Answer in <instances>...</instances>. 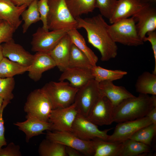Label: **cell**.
<instances>
[{
  "label": "cell",
  "mask_w": 156,
  "mask_h": 156,
  "mask_svg": "<svg viewBox=\"0 0 156 156\" xmlns=\"http://www.w3.org/2000/svg\"><path fill=\"white\" fill-rule=\"evenodd\" d=\"M73 44L84 53L88 58L93 66L96 65L98 59L94 52L87 45L84 38L76 29L70 30L67 32Z\"/></svg>",
  "instance_id": "cell-27"
},
{
  "label": "cell",
  "mask_w": 156,
  "mask_h": 156,
  "mask_svg": "<svg viewBox=\"0 0 156 156\" xmlns=\"http://www.w3.org/2000/svg\"><path fill=\"white\" fill-rule=\"evenodd\" d=\"M15 85L13 77L0 78V96L3 99V104L6 106L14 97L12 92Z\"/></svg>",
  "instance_id": "cell-34"
},
{
  "label": "cell",
  "mask_w": 156,
  "mask_h": 156,
  "mask_svg": "<svg viewBox=\"0 0 156 156\" xmlns=\"http://www.w3.org/2000/svg\"><path fill=\"white\" fill-rule=\"evenodd\" d=\"M147 4L143 0H118L109 23L132 16Z\"/></svg>",
  "instance_id": "cell-17"
},
{
  "label": "cell",
  "mask_w": 156,
  "mask_h": 156,
  "mask_svg": "<svg viewBox=\"0 0 156 156\" xmlns=\"http://www.w3.org/2000/svg\"><path fill=\"white\" fill-rule=\"evenodd\" d=\"M132 16L137 23L136 26L138 34L143 41L148 32L155 30L156 4H146Z\"/></svg>",
  "instance_id": "cell-14"
},
{
  "label": "cell",
  "mask_w": 156,
  "mask_h": 156,
  "mask_svg": "<svg viewBox=\"0 0 156 156\" xmlns=\"http://www.w3.org/2000/svg\"><path fill=\"white\" fill-rule=\"evenodd\" d=\"M155 107L156 95L139 94L137 96L124 100L115 107L114 122L118 123L143 118Z\"/></svg>",
  "instance_id": "cell-2"
},
{
  "label": "cell",
  "mask_w": 156,
  "mask_h": 156,
  "mask_svg": "<svg viewBox=\"0 0 156 156\" xmlns=\"http://www.w3.org/2000/svg\"><path fill=\"white\" fill-rule=\"evenodd\" d=\"M78 114L74 103L66 107L52 109L49 120L51 124V131L72 132L73 123Z\"/></svg>",
  "instance_id": "cell-11"
},
{
  "label": "cell",
  "mask_w": 156,
  "mask_h": 156,
  "mask_svg": "<svg viewBox=\"0 0 156 156\" xmlns=\"http://www.w3.org/2000/svg\"><path fill=\"white\" fill-rule=\"evenodd\" d=\"M52 109L50 101L41 88L35 89L29 94L24 107L27 115L47 122H49Z\"/></svg>",
  "instance_id": "cell-6"
},
{
  "label": "cell",
  "mask_w": 156,
  "mask_h": 156,
  "mask_svg": "<svg viewBox=\"0 0 156 156\" xmlns=\"http://www.w3.org/2000/svg\"><path fill=\"white\" fill-rule=\"evenodd\" d=\"M115 107L102 94L91 109L87 118L97 125H111L114 122Z\"/></svg>",
  "instance_id": "cell-12"
},
{
  "label": "cell",
  "mask_w": 156,
  "mask_h": 156,
  "mask_svg": "<svg viewBox=\"0 0 156 156\" xmlns=\"http://www.w3.org/2000/svg\"><path fill=\"white\" fill-rule=\"evenodd\" d=\"M15 5L21 6L24 5H26L28 6L34 0H10Z\"/></svg>",
  "instance_id": "cell-42"
},
{
  "label": "cell",
  "mask_w": 156,
  "mask_h": 156,
  "mask_svg": "<svg viewBox=\"0 0 156 156\" xmlns=\"http://www.w3.org/2000/svg\"><path fill=\"white\" fill-rule=\"evenodd\" d=\"M156 133V124L153 123L140 129L129 139L150 146Z\"/></svg>",
  "instance_id": "cell-33"
},
{
  "label": "cell",
  "mask_w": 156,
  "mask_h": 156,
  "mask_svg": "<svg viewBox=\"0 0 156 156\" xmlns=\"http://www.w3.org/2000/svg\"><path fill=\"white\" fill-rule=\"evenodd\" d=\"M119 156H137L146 154L151 151L150 146L129 139L122 142Z\"/></svg>",
  "instance_id": "cell-26"
},
{
  "label": "cell",
  "mask_w": 156,
  "mask_h": 156,
  "mask_svg": "<svg viewBox=\"0 0 156 156\" xmlns=\"http://www.w3.org/2000/svg\"><path fill=\"white\" fill-rule=\"evenodd\" d=\"M99 86L102 93L115 107L124 100L135 96L125 87L116 86L112 81L101 82L99 83Z\"/></svg>",
  "instance_id": "cell-22"
},
{
  "label": "cell",
  "mask_w": 156,
  "mask_h": 156,
  "mask_svg": "<svg viewBox=\"0 0 156 156\" xmlns=\"http://www.w3.org/2000/svg\"><path fill=\"white\" fill-rule=\"evenodd\" d=\"M6 106L2 105L0 113V149L3 146L7 145V142L5 138V128L4 121L3 117V112Z\"/></svg>",
  "instance_id": "cell-40"
},
{
  "label": "cell",
  "mask_w": 156,
  "mask_h": 156,
  "mask_svg": "<svg viewBox=\"0 0 156 156\" xmlns=\"http://www.w3.org/2000/svg\"><path fill=\"white\" fill-rule=\"evenodd\" d=\"M38 0H34L32 2L21 14L22 20L24 21L22 26L24 34L27 31L31 25L40 20V14L37 5Z\"/></svg>",
  "instance_id": "cell-32"
},
{
  "label": "cell",
  "mask_w": 156,
  "mask_h": 156,
  "mask_svg": "<svg viewBox=\"0 0 156 156\" xmlns=\"http://www.w3.org/2000/svg\"><path fill=\"white\" fill-rule=\"evenodd\" d=\"M93 66L85 54L72 44L70 51L68 67L91 69Z\"/></svg>",
  "instance_id": "cell-31"
},
{
  "label": "cell",
  "mask_w": 156,
  "mask_h": 156,
  "mask_svg": "<svg viewBox=\"0 0 156 156\" xmlns=\"http://www.w3.org/2000/svg\"><path fill=\"white\" fill-rule=\"evenodd\" d=\"M153 123L147 117L118 123L112 135H109L107 141L122 142L129 139L137 131Z\"/></svg>",
  "instance_id": "cell-13"
},
{
  "label": "cell",
  "mask_w": 156,
  "mask_h": 156,
  "mask_svg": "<svg viewBox=\"0 0 156 156\" xmlns=\"http://www.w3.org/2000/svg\"><path fill=\"white\" fill-rule=\"evenodd\" d=\"M96 8H98L101 14L109 19L112 16L117 2V0H95Z\"/></svg>",
  "instance_id": "cell-35"
},
{
  "label": "cell",
  "mask_w": 156,
  "mask_h": 156,
  "mask_svg": "<svg viewBox=\"0 0 156 156\" xmlns=\"http://www.w3.org/2000/svg\"><path fill=\"white\" fill-rule=\"evenodd\" d=\"M47 17L49 30L77 29V22L71 14L64 0H48Z\"/></svg>",
  "instance_id": "cell-4"
},
{
  "label": "cell",
  "mask_w": 156,
  "mask_h": 156,
  "mask_svg": "<svg viewBox=\"0 0 156 156\" xmlns=\"http://www.w3.org/2000/svg\"><path fill=\"white\" fill-rule=\"evenodd\" d=\"M27 7L26 5L16 6L10 0H0V18L16 30L22 23L20 17Z\"/></svg>",
  "instance_id": "cell-20"
},
{
  "label": "cell",
  "mask_w": 156,
  "mask_h": 156,
  "mask_svg": "<svg viewBox=\"0 0 156 156\" xmlns=\"http://www.w3.org/2000/svg\"><path fill=\"white\" fill-rule=\"evenodd\" d=\"M135 87L139 94L156 95V74L144 72L138 77Z\"/></svg>",
  "instance_id": "cell-24"
},
{
  "label": "cell",
  "mask_w": 156,
  "mask_h": 156,
  "mask_svg": "<svg viewBox=\"0 0 156 156\" xmlns=\"http://www.w3.org/2000/svg\"><path fill=\"white\" fill-rule=\"evenodd\" d=\"M48 131L46 139L74 148L85 155L93 156L94 151L92 140H82L71 132Z\"/></svg>",
  "instance_id": "cell-9"
},
{
  "label": "cell",
  "mask_w": 156,
  "mask_h": 156,
  "mask_svg": "<svg viewBox=\"0 0 156 156\" xmlns=\"http://www.w3.org/2000/svg\"><path fill=\"white\" fill-rule=\"evenodd\" d=\"M91 70L94 79L99 83L104 81H113L122 78L127 74L125 71L109 70L96 65L93 66Z\"/></svg>",
  "instance_id": "cell-28"
},
{
  "label": "cell",
  "mask_w": 156,
  "mask_h": 156,
  "mask_svg": "<svg viewBox=\"0 0 156 156\" xmlns=\"http://www.w3.org/2000/svg\"><path fill=\"white\" fill-rule=\"evenodd\" d=\"M153 124H156V107L152 109L146 115Z\"/></svg>",
  "instance_id": "cell-43"
},
{
  "label": "cell",
  "mask_w": 156,
  "mask_h": 156,
  "mask_svg": "<svg viewBox=\"0 0 156 156\" xmlns=\"http://www.w3.org/2000/svg\"><path fill=\"white\" fill-rule=\"evenodd\" d=\"M3 101V99L2 97L0 96V113Z\"/></svg>",
  "instance_id": "cell-45"
},
{
  "label": "cell",
  "mask_w": 156,
  "mask_h": 156,
  "mask_svg": "<svg viewBox=\"0 0 156 156\" xmlns=\"http://www.w3.org/2000/svg\"><path fill=\"white\" fill-rule=\"evenodd\" d=\"M112 129L101 130L98 129V125L87 117L78 114L73 123L72 132L84 140L90 141L98 138L107 141L109 136L107 133Z\"/></svg>",
  "instance_id": "cell-10"
},
{
  "label": "cell",
  "mask_w": 156,
  "mask_h": 156,
  "mask_svg": "<svg viewBox=\"0 0 156 156\" xmlns=\"http://www.w3.org/2000/svg\"><path fill=\"white\" fill-rule=\"evenodd\" d=\"M65 147L62 144L46 139L40 144L38 153L40 156H67Z\"/></svg>",
  "instance_id": "cell-30"
},
{
  "label": "cell",
  "mask_w": 156,
  "mask_h": 156,
  "mask_svg": "<svg viewBox=\"0 0 156 156\" xmlns=\"http://www.w3.org/2000/svg\"><path fill=\"white\" fill-rule=\"evenodd\" d=\"M71 14L75 18L92 12L96 8L95 0H64Z\"/></svg>",
  "instance_id": "cell-25"
},
{
  "label": "cell",
  "mask_w": 156,
  "mask_h": 156,
  "mask_svg": "<svg viewBox=\"0 0 156 156\" xmlns=\"http://www.w3.org/2000/svg\"><path fill=\"white\" fill-rule=\"evenodd\" d=\"M70 30L66 29L47 31L39 27L32 35L31 50L36 52L49 53Z\"/></svg>",
  "instance_id": "cell-8"
},
{
  "label": "cell",
  "mask_w": 156,
  "mask_h": 156,
  "mask_svg": "<svg viewBox=\"0 0 156 156\" xmlns=\"http://www.w3.org/2000/svg\"><path fill=\"white\" fill-rule=\"evenodd\" d=\"M37 5L40 14V20L42 23V27L44 30L49 31L47 25V17L49 10L48 0H38Z\"/></svg>",
  "instance_id": "cell-37"
},
{
  "label": "cell",
  "mask_w": 156,
  "mask_h": 156,
  "mask_svg": "<svg viewBox=\"0 0 156 156\" xmlns=\"http://www.w3.org/2000/svg\"><path fill=\"white\" fill-rule=\"evenodd\" d=\"M16 30L7 22L2 20L0 22V44L13 39V34Z\"/></svg>",
  "instance_id": "cell-36"
},
{
  "label": "cell",
  "mask_w": 156,
  "mask_h": 156,
  "mask_svg": "<svg viewBox=\"0 0 156 156\" xmlns=\"http://www.w3.org/2000/svg\"><path fill=\"white\" fill-rule=\"evenodd\" d=\"M75 19L77 29L83 28L86 30L88 42L99 51L102 61H108L116 56L117 46L110 36L109 25L102 16L99 14L85 18L79 16Z\"/></svg>",
  "instance_id": "cell-1"
},
{
  "label": "cell",
  "mask_w": 156,
  "mask_h": 156,
  "mask_svg": "<svg viewBox=\"0 0 156 156\" xmlns=\"http://www.w3.org/2000/svg\"><path fill=\"white\" fill-rule=\"evenodd\" d=\"M62 72L59 81L67 80L73 86L78 89L94 79L91 69L68 67Z\"/></svg>",
  "instance_id": "cell-21"
},
{
  "label": "cell",
  "mask_w": 156,
  "mask_h": 156,
  "mask_svg": "<svg viewBox=\"0 0 156 156\" xmlns=\"http://www.w3.org/2000/svg\"><path fill=\"white\" fill-rule=\"evenodd\" d=\"M55 66V63L49 53L36 52L34 55L33 61L29 66L28 76L35 81H38L44 72Z\"/></svg>",
  "instance_id": "cell-16"
},
{
  "label": "cell",
  "mask_w": 156,
  "mask_h": 156,
  "mask_svg": "<svg viewBox=\"0 0 156 156\" xmlns=\"http://www.w3.org/2000/svg\"><path fill=\"white\" fill-rule=\"evenodd\" d=\"M94 156H119L122 142H110L99 138L92 140Z\"/></svg>",
  "instance_id": "cell-23"
},
{
  "label": "cell",
  "mask_w": 156,
  "mask_h": 156,
  "mask_svg": "<svg viewBox=\"0 0 156 156\" xmlns=\"http://www.w3.org/2000/svg\"><path fill=\"white\" fill-rule=\"evenodd\" d=\"M29 67L4 57L0 63V78L13 77L28 71Z\"/></svg>",
  "instance_id": "cell-29"
},
{
  "label": "cell",
  "mask_w": 156,
  "mask_h": 156,
  "mask_svg": "<svg viewBox=\"0 0 156 156\" xmlns=\"http://www.w3.org/2000/svg\"><path fill=\"white\" fill-rule=\"evenodd\" d=\"M26 118V120L16 122L14 125L25 134L27 142L33 137L44 133L43 132L45 130H51V124L49 122H44L27 115Z\"/></svg>",
  "instance_id": "cell-19"
},
{
  "label": "cell",
  "mask_w": 156,
  "mask_h": 156,
  "mask_svg": "<svg viewBox=\"0 0 156 156\" xmlns=\"http://www.w3.org/2000/svg\"><path fill=\"white\" fill-rule=\"evenodd\" d=\"M2 47L1 44H0V63L4 58Z\"/></svg>",
  "instance_id": "cell-44"
},
{
  "label": "cell",
  "mask_w": 156,
  "mask_h": 156,
  "mask_svg": "<svg viewBox=\"0 0 156 156\" xmlns=\"http://www.w3.org/2000/svg\"><path fill=\"white\" fill-rule=\"evenodd\" d=\"M73 43L67 34L49 53L59 70L62 72L68 67L71 47Z\"/></svg>",
  "instance_id": "cell-18"
},
{
  "label": "cell",
  "mask_w": 156,
  "mask_h": 156,
  "mask_svg": "<svg viewBox=\"0 0 156 156\" xmlns=\"http://www.w3.org/2000/svg\"><path fill=\"white\" fill-rule=\"evenodd\" d=\"M20 146L12 142L4 148L0 149V156H21Z\"/></svg>",
  "instance_id": "cell-38"
},
{
  "label": "cell",
  "mask_w": 156,
  "mask_h": 156,
  "mask_svg": "<svg viewBox=\"0 0 156 156\" xmlns=\"http://www.w3.org/2000/svg\"><path fill=\"white\" fill-rule=\"evenodd\" d=\"M2 20L0 18V22Z\"/></svg>",
  "instance_id": "cell-46"
},
{
  "label": "cell",
  "mask_w": 156,
  "mask_h": 156,
  "mask_svg": "<svg viewBox=\"0 0 156 156\" xmlns=\"http://www.w3.org/2000/svg\"><path fill=\"white\" fill-rule=\"evenodd\" d=\"M66 153L67 156H81L82 154L80 152L73 148L66 146L65 148Z\"/></svg>",
  "instance_id": "cell-41"
},
{
  "label": "cell",
  "mask_w": 156,
  "mask_h": 156,
  "mask_svg": "<svg viewBox=\"0 0 156 156\" xmlns=\"http://www.w3.org/2000/svg\"><path fill=\"white\" fill-rule=\"evenodd\" d=\"M4 57L26 66L31 64L34 55L26 51L21 45L15 43L13 39L1 45Z\"/></svg>",
  "instance_id": "cell-15"
},
{
  "label": "cell",
  "mask_w": 156,
  "mask_h": 156,
  "mask_svg": "<svg viewBox=\"0 0 156 156\" xmlns=\"http://www.w3.org/2000/svg\"><path fill=\"white\" fill-rule=\"evenodd\" d=\"M41 89L50 101L53 109L66 107L73 104L79 90L64 81H50Z\"/></svg>",
  "instance_id": "cell-3"
},
{
  "label": "cell",
  "mask_w": 156,
  "mask_h": 156,
  "mask_svg": "<svg viewBox=\"0 0 156 156\" xmlns=\"http://www.w3.org/2000/svg\"><path fill=\"white\" fill-rule=\"evenodd\" d=\"M110 36L116 43L129 46L142 45L144 42L139 37L133 16L118 21L109 25Z\"/></svg>",
  "instance_id": "cell-5"
},
{
  "label": "cell",
  "mask_w": 156,
  "mask_h": 156,
  "mask_svg": "<svg viewBox=\"0 0 156 156\" xmlns=\"http://www.w3.org/2000/svg\"><path fill=\"white\" fill-rule=\"evenodd\" d=\"M147 36L143 39L144 42L148 41L151 44L155 60V66L152 73L156 74V31L155 30L148 32Z\"/></svg>",
  "instance_id": "cell-39"
},
{
  "label": "cell",
  "mask_w": 156,
  "mask_h": 156,
  "mask_svg": "<svg viewBox=\"0 0 156 156\" xmlns=\"http://www.w3.org/2000/svg\"><path fill=\"white\" fill-rule=\"evenodd\" d=\"M102 94L99 83L94 79L79 88L74 102L78 114L87 117L92 108Z\"/></svg>",
  "instance_id": "cell-7"
}]
</instances>
